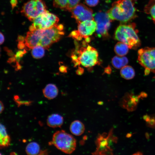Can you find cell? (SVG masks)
I'll use <instances>...</instances> for the list:
<instances>
[{
  "label": "cell",
  "instance_id": "obj_6",
  "mask_svg": "<svg viewBox=\"0 0 155 155\" xmlns=\"http://www.w3.org/2000/svg\"><path fill=\"white\" fill-rule=\"evenodd\" d=\"M113 129L108 133H104L99 134L95 141L96 150L92 154L94 155L113 154V149L111 145L112 142H116L117 138L113 135Z\"/></svg>",
  "mask_w": 155,
  "mask_h": 155
},
{
  "label": "cell",
  "instance_id": "obj_30",
  "mask_svg": "<svg viewBox=\"0 0 155 155\" xmlns=\"http://www.w3.org/2000/svg\"><path fill=\"white\" fill-rule=\"evenodd\" d=\"M83 69L82 68H80L78 69L77 71V73L78 74H82L83 72Z\"/></svg>",
  "mask_w": 155,
  "mask_h": 155
},
{
  "label": "cell",
  "instance_id": "obj_12",
  "mask_svg": "<svg viewBox=\"0 0 155 155\" xmlns=\"http://www.w3.org/2000/svg\"><path fill=\"white\" fill-rule=\"evenodd\" d=\"M96 27L95 21L86 20L78 24V31L83 38H87L95 32Z\"/></svg>",
  "mask_w": 155,
  "mask_h": 155
},
{
  "label": "cell",
  "instance_id": "obj_25",
  "mask_svg": "<svg viewBox=\"0 0 155 155\" xmlns=\"http://www.w3.org/2000/svg\"><path fill=\"white\" fill-rule=\"evenodd\" d=\"M99 0H85V3L88 6L93 7L98 3Z\"/></svg>",
  "mask_w": 155,
  "mask_h": 155
},
{
  "label": "cell",
  "instance_id": "obj_23",
  "mask_svg": "<svg viewBox=\"0 0 155 155\" xmlns=\"http://www.w3.org/2000/svg\"><path fill=\"white\" fill-rule=\"evenodd\" d=\"M80 0H67L66 11L70 12L71 10L78 4Z\"/></svg>",
  "mask_w": 155,
  "mask_h": 155
},
{
  "label": "cell",
  "instance_id": "obj_27",
  "mask_svg": "<svg viewBox=\"0 0 155 155\" xmlns=\"http://www.w3.org/2000/svg\"><path fill=\"white\" fill-rule=\"evenodd\" d=\"M0 44H1L4 42L5 39L4 37L3 34L1 33L0 32Z\"/></svg>",
  "mask_w": 155,
  "mask_h": 155
},
{
  "label": "cell",
  "instance_id": "obj_18",
  "mask_svg": "<svg viewBox=\"0 0 155 155\" xmlns=\"http://www.w3.org/2000/svg\"><path fill=\"white\" fill-rule=\"evenodd\" d=\"M129 47L126 44L119 42L115 46L114 51L119 56L123 57L126 55L128 52Z\"/></svg>",
  "mask_w": 155,
  "mask_h": 155
},
{
  "label": "cell",
  "instance_id": "obj_3",
  "mask_svg": "<svg viewBox=\"0 0 155 155\" xmlns=\"http://www.w3.org/2000/svg\"><path fill=\"white\" fill-rule=\"evenodd\" d=\"M84 44L79 49L75 51L71 58L76 66L81 64L86 67H92L99 63L98 52L94 48Z\"/></svg>",
  "mask_w": 155,
  "mask_h": 155
},
{
  "label": "cell",
  "instance_id": "obj_22",
  "mask_svg": "<svg viewBox=\"0 0 155 155\" xmlns=\"http://www.w3.org/2000/svg\"><path fill=\"white\" fill-rule=\"evenodd\" d=\"M31 54L32 56L35 59L42 58L44 55V48L40 45H37L32 49Z\"/></svg>",
  "mask_w": 155,
  "mask_h": 155
},
{
  "label": "cell",
  "instance_id": "obj_17",
  "mask_svg": "<svg viewBox=\"0 0 155 155\" xmlns=\"http://www.w3.org/2000/svg\"><path fill=\"white\" fill-rule=\"evenodd\" d=\"M128 62L127 58L125 57L115 56L112 60V63L113 66L117 69L122 68L126 65Z\"/></svg>",
  "mask_w": 155,
  "mask_h": 155
},
{
  "label": "cell",
  "instance_id": "obj_15",
  "mask_svg": "<svg viewBox=\"0 0 155 155\" xmlns=\"http://www.w3.org/2000/svg\"><path fill=\"white\" fill-rule=\"evenodd\" d=\"M85 126L82 122L79 120H75L71 123L70 130L72 134L76 136L82 135L85 131Z\"/></svg>",
  "mask_w": 155,
  "mask_h": 155
},
{
  "label": "cell",
  "instance_id": "obj_31",
  "mask_svg": "<svg viewBox=\"0 0 155 155\" xmlns=\"http://www.w3.org/2000/svg\"><path fill=\"white\" fill-rule=\"evenodd\" d=\"M105 70V72L108 73H110L111 72V70L110 68H109L107 67L106 68Z\"/></svg>",
  "mask_w": 155,
  "mask_h": 155
},
{
  "label": "cell",
  "instance_id": "obj_21",
  "mask_svg": "<svg viewBox=\"0 0 155 155\" xmlns=\"http://www.w3.org/2000/svg\"><path fill=\"white\" fill-rule=\"evenodd\" d=\"M144 10L146 13L151 16L155 24V0H150L145 6Z\"/></svg>",
  "mask_w": 155,
  "mask_h": 155
},
{
  "label": "cell",
  "instance_id": "obj_28",
  "mask_svg": "<svg viewBox=\"0 0 155 155\" xmlns=\"http://www.w3.org/2000/svg\"><path fill=\"white\" fill-rule=\"evenodd\" d=\"M0 113H1L4 110V106H3V104L2 102L1 101L0 102Z\"/></svg>",
  "mask_w": 155,
  "mask_h": 155
},
{
  "label": "cell",
  "instance_id": "obj_1",
  "mask_svg": "<svg viewBox=\"0 0 155 155\" xmlns=\"http://www.w3.org/2000/svg\"><path fill=\"white\" fill-rule=\"evenodd\" d=\"M62 24L45 29L29 31L25 38V44L27 49H32L37 45H40L48 49L53 43L58 41L64 34Z\"/></svg>",
  "mask_w": 155,
  "mask_h": 155
},
{
  "label": "cell",
  "instance_id": "obj_13",
  "mask_svg": "<svg viewBox=\"0 0 155 155\" xmlns=\"http://www.w3.org/2000/svg\"><path fill=\"white\" fill-rule=\"evenodd\" d=\"M63 122V117L57 114L50 115L48 117L46 121L48 126L53 128L61 127Z\"/></svg>",
  "mask_w": 155,
  "mask_h": 155
},
{
  "label": "cell",
  "instance_id": "obj_14",
  "mask_svg": "<svg viewBox=\"0 0 155 155\" xmlns=\"http://www.w3.org/2000/svg\"><path fill=\"white\" fill-rule=\"evenodd\" d=\"M42 92L45 97L49 99H52L57 96L58 90L55 85L49 84L47 85L43 90Z\"/></svg>",
  "mask_w": 155,
  "mask_h": 155
},
{
  "label": "cell",
  "instance_id": "obj_16",
  "mask_svg": "<svg viewBox=\"0 0 155 155\" xmlns=\"http://www.w3.org/2000/svg\"><path fill=\"white\" fill-rule=\"evenodd\" d=\"M10 138L5 127L1 124L0 127V146L1 148L7 147L10 144Z\"/></svg>",
  "mask_w": 155,
  "mask_h": 155
},
{
  "label": "cell",
  "instance_id": "obj_24",
  "mask_svg": "<svg viewBox=\"0 0 155 155\" xmlns=\"http://www.w3.org/2000/svg\"><path fill=\"white\" fill-rule=\"evenodd\" d=\"M145 121L147 123V125L149 127L153 128L155 127V116H152L151 118L149 115L146 118Z\"/></svg>",
  "mask_w": 155,
  "mask_h": 155
},
{
  "label": "cell",
  "instance_id": "obj_8",
  "mask_svg": "<svg viewBox=\"0 0 155 155\" xmlns=\"http://www.w3.org/2000/svg\"><path fill=\"white\" fill-rule=\"evenodd\" d=\"M47 7L42 0H31L23 5L21 12L31 21L40 14L47 11Z\"/></svg>",
  "mask_w": 155,
  "mask_h": 155
},
{
  "label": "cell",
  "instance_id": "obj_5",
  "mask_svg": "<svg viewBox=\"0 0 155 155\" xmlns=\"http://www.w3.org/2000/svg\"><path fill=\"white\" fill-rule=\"evenodd\" d=\"M49 144L53 145L66 154H70L75 149L76 141L71 135L61 130L57 131L53 134L52 141Z\"/></svg>",
  "mask_w": 155,
  "mask_h": 155
},
{
  "label": "cell",
  "instance_id": "obj_11",
  "mask_svg": "<svg viewBox=\"0 0 155 155\" xmlns=\"http://www.w3.org/2000/svg\"><path fill=\"white\" fill-rule=\"evenodd\" d=\"M70 12L78 24L86 20H94L92 10L82 4H78Z\"/></svg>",
  "mask_w": 155,
  "mask_h": 155
},
{
  "label": "cell",
  "instance_id": "obj_2",
  "mask_svg": "<svg viewBox=\"0 0 155 155\" xmlns=\"http://www.w3.org/2000/svg\"><path fill=\"white\" fill-rule=\"evenodd\" d=\"M136 0H119L114 2L112 7L107 11L112 20L126 23L136 17L134 5Z\"/></svg>",
  "mask_w": 155,
  "mask_h": 155
},
{
  "label": "cell",
  "instance_id": "obj_29",
  "mask_svg": "<svg viewBox=\"0 0 155 155\" xmlns=\"http://www.w3.org/2000/svg\"><path fill=\"white\" fill-rule=\"evenodd\" d=\"M66 68L63 66H61L59 68V70L61 72H64L66 71Z\"/></svg>",
  "mask_w": 155,
  "mask_h": 155
},
{
  "label": "cell",
  "instance_id": "obj_20",
  "mask_svg": "<svg viewBox=\"0 0 155 155\" xmlns=\"http://www.w3.org/2000/svg\"><path fill=\"white\" fill-rule=\"evenodd\" d=\"M25 150L28 155H37L40 152V146L37 143L32 142L28 143L27 145Z\"/></svg>",
  "mask_w": 155,
  "mask_h": 155
},
{
  "label": "cell",
  "instance_id": "obj_10",
  "mask_svg": "<svg viewBox=\"0 0 155 155\" xmlns=\"http://www.w3.org/2000/svg\"><path fill=\"white\" fill-rule=\"evenodd\" d=\"M93 16L96 24V30L97 36L99 38L107 36L108 30L112 20L107 12H98L95 14Z\"/></svg>",
  "mask_w": 155,
  "mask_h": 155
},
{
  "label": "cell",
  "instance_id": "obj_9",
  "mask_svg": "<svg viewBox=\"0 0 155 155\" xmlns=\"http://www.w3.org/2000/svg\"><path fill=\"white\" fill-rule=\"evenodd\" d=\"M59 21V19L56 16L47 11L34 20L29 30L32 31L51 28L58 25Z\"/></svg>",
  "mask_w": 155,
  "mask_h": 155
},
{
  "label": "cell",
  "instance_id": "obj_19",
  "mask_svg": "<svg viewBox=\"0 0 155 155\" xmlns=\"http://www.w3.org/2000/svg\"><path fill=\"white\" fill-rule=\"evenodd\" d=\"M121 77L126 80H130L133 78L135 75V72L132 67L126 65L122 68L120 71Z\"/></svg>",
  "mask_w": 155,
  "mask_h": 155
},
{
  "label": "cell",
  "instance_id": "obj_26",
  "mask_svg": "<svg viewBox=\"0 0 155 155\" xmlns=\"http://www.w3.org/2000/svg\"><path fill=\"white\" fill-rule=\"evenodd\" d=\"M25 51L24 50L23 51H19L16 55V57L18 58L20 57H22L23 55L25 53Z\"/></svg>",
  "mask_w": 155,
  "mask_h": 155
},
{
  "label": "cell",
  "instance_id": "obj_7",
  "mask_svg": "<svg viewBox=\"0 0 155 155\" xmlns=\"http://www.w3.org/2000/svg\"><path fill=\"white\" fill-rule=\"evenodd\" d=\"M138 61L145 69V74L155 72V48L146 47L138 51Z\"/></svg>",
  "mask_w": 155,
  "mask_h": 155
},
{
  "label": "cell",
  "instance_id": "obj_4",
  "mask_svg": "<svg viewBox=\"0 0 155 155\" xmlns=\"http://www.w3.org/2000/svg\"><path fill=\"white\" fill-rule=\"evenodd\" d=\"M135 27L133 23L120 25L115 31V39L126 44L130 49H136L140 46L141 42Z\"/></svg>",
  "mask_w": 155,
  "mask_h": 155
}]
</instances>
